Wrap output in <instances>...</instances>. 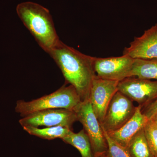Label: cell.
I'll list each match as a JSON object with an SVG mask.
<instances>
[{"label": "cell", "instance_id": "1", "mask_svg": "<svg viewBox=\"0 0 157 157\" xmlns=\"http://www.w3.org/2000/svg\"><path fill=\"white\" fill-rule=\"evenodd\" d=\"M60 69L66 82L76 89L82 101L89 100L94 78L95 57L82 53L59 40L48 52Z\"/></svg>", "mask_w": 157, "mask_h": 157}, {"label": "cell", "instance_id": "2", "mask_svg": "<svg viewBox=\"0 0 157 157\" xmlns=\"http://www.w3.org/2000/svg\"><path fill=\"white\" fill-rule=\"evenodd\" d=\"M16 11L39 45L48 53L60 40L49 10L37 3L25 2L17 5Z\"/></svg>", "mask_w": 157, "mask_h": 157}, {"label": "cell", "instance_id": "3", "mask_svg": "<svg viewBox=\"0 0 157 157\" xmlns=\"http://www.w3.org/2000/svg\"><path fill=\"white\" fill-rule=\"evenodd\" d=\"M82 101L73 86L65 85L53 93L38 99L29 101H17L15 111L21 117L46 109H65L74 111Z\"/></svg>", "mask_w": 157, "mask_h": 157}, {"label": "cell", "instance_id": "4", "mask_svg": "<svg viewBox=\"0 0 157 157\" xmlns=\"http://www.w3.org/2000/svg\"><path fill=\"white\" fill-rule=\"evenodd\" d=\"M74 111L77 116V121L82 125L83 129L89 137L94 156L104 155L107 151V141L90 99L82 101Z\"/></svg>", "mask_w": 157, "mask_h": 157}, {"label": "cell", "instance_id": "5", "mask_svg": "<svg viewBox=\"0 0 157 157\" xmlns=\"http://www.w3.org/2000/svg\"><path fill=\"white\" fill-rule=\"evenodd\" d=\"M136 108L132 100L117 91L107 107L101 127L107 133L117 130L133 116Z\"/></svg>", "mask_w": 157, "mask_h": 157}, {"label": "cell", "instance_id": "6", "mask_svg": "<svg viewBox=\"0 0 157 157\" xmlns=\"http://www.w3.org/2000/svg\"><path fill=\"white\" fill-rule=\"evenodd\" d=\"M77 121L73 110L65 109H46L31 113L21 118L19 123L21 126L52 127L62 126L71 129Z\"/></svg>", "mask_w": 157, "mask_h": 157}, {"label": "cell", "instance_id": "7", "mask_svg": "<svg viewBox=\"0 0 157 157\" xmlns=\"http://www.w3.org/2000/svg\"><path fill=\"white\" fill-rule=\"evenodd\" d=\"M117 88L141 108L157 99V80L131 76L119 82Z\"/></svg>", "mask_w": 157, "mask_h": 157}, {"label": "cell", "instance_id": "8", "mask_svg": "<svg viewBox=\"0 0 157 157\" xmlns=\"http://www.w3.org/2000/svg\"><path fill=\"white\" fill-rule=\"evenodd\" d=\"M134 59L128 56L95 57L94 69L99 78L120 81L131 76Z\"/></svg>", "mask_w": 157, "mask_h": 157}, {"label": "cell", "instance_id": "9", "mask_svg": "<svg viewBox=\"0 0 157 157\" xmlns=\"http://www.w3.org/2000/svg\"><path fill=\"white\" fill-rule=\"evenodd\" d=\"M119 81L99 78H94L90 93V101L99 122L102 123L107 107L118 91Z\"/></svg>", "mask_w": 157, "mask_h": 157}, {"label": "cell", "instance_id": "10", "mask_svg": "<svg viewBox=\"0 0 157 157\" xmlns=\"http://www.w3.org/2000/svg\"><path fill=\"white\" fill-rule=\"evenodd\" d=\"M123 55L134 59L157 58V24L140 36L135 37L129 47L124 48Z\"/></svg>", "mask_w": 157, "mask_h": 157}, {"label": "cell", "instance_id": "11", "mask_svg": "<svg viewBox=\"0 0 157 157\" xmlns=\"http://www.w3.org/2000/svg\"><path fill=\"white\" fill-rule=\"evenodd\" d=\"M148 120L141 111V107L138 106L133 116L124 125L116 131L106 132L113 140L127 148L132 137L144 127Z\"/></svg>", "mask_w": 157, "mask_h": 157}, {"label": "cell", "instance_id": "12", "mask_svg": "<svg viewBox=\"0 0 157 157\" xmlns=\"http://www.w3.org/2000/svg\"><path fill=\"white\" fill-rule=\"evenodd\" d=\"M131 76L157 80V58L134 59Z\"/></svg>", "mask_w": 157, "mask_h": 157}, {"label": "cell", "instance_id": "13", "mask_svg": "<svg viewBox=\"0 0 157 157\" xmlns=\"http://www.w3.org/2000/svg\"><path fill=\"white\" fill-rule=\"evenodd\" d=\"M65 143L75 147L80 152L82 157H94L90 138L84 129L78 133L72 131L62 139Z\"/></svg>", "mask_w": 157, "mask_h": 157}, {"label": "cell", "instance_id": "14", "mask_svg": "<svg viewBox=\"0 0 157 157\" xmlns=\"http://www.w3.org/2000/svg\"><path fill=\"white\" fill-rule=\"evenodd\" d=\"M22 128L29 135L48 140L56 138L62 139L72 131L69 128L62 126L45 127L42 128L32 126H24Z\"/></svg>", "mask_w": 157, "mask_h": 157}, {"label": "cell", "instance_id": "15", "mask_svg": "<svg viewBox=\"0 0 157 157\" xmlns=\"http://www.w3.org/2000/svg\"><path fill=\"white\" fill-rule=\"evenodd\" d=\"M126 148L131 157H154L147 140L144 128L132 137Z\"/></svg>", "mask_w": 157, "mask_h": 157}, {"label": "cell", "instance_id": "16", "mask_svg": "<svg viewBox=\"0 0 157 157\" xmlns=\"http://www.w3.org/2000/svg\"><path fill=\"white\" fill-rule=\"evenodd\" d=\"M103 129V128H102ZM104 131L107 145V152L104 155L105 157H131L126 147L122 146L109 137L107 132Z\"/></svg>", "mask_w": 157, "mask_h": 157}, {"label": "cell", "instance_id": "17", "mask_svg": "<svg viewBox=\"0 0 157 157\" xmlns=\"http://www.w3.org/2000/svg\"><path fill=\"white\" fill-rule=\"evenodd\" d=\"M144 134L154 157H157V127L152 120H149L144 127Z\"/></svg>", "mask_w": 157, "mask_h": 157}, {"label": "cell", "instance_id": "18", "mask_svg": "<svg viewBox=\"0 0 157 157\" xmlns=\"http://www.w3.org/2000/svg\"><path fill=\"white\" fill-rule=\"evenodd\" d=\"M141 111L148 120L151 119L157 113V99L145 107H142Z\"/></svg>", "mask_w": 157, "mask_h": 157}, {"label": "cell", "instance_id": "19", "mask_svg": "<svg viewBox=\"0 0 157 157\" xmlns=\"http://www.w3.org/2000/svg\"><path fill=\"white\" fill-rule=\"evenodd\" d=\"M155 123V124H156V125L157 127V113L155 114L154 116L151 119Z\"/></svg>", "mask_w": 157, "mask_h": 157}, {"label": "cell", "instance_id": "20", "mask_svg": "<svg viewBox=\"0 0 157 157\" xmlns=\"http://www.w3.org/2000/svg\"><path fill=\"white\" fill-rule=\"evenodd\" d=\"M94 157H105V156H104V155H103V156H94Z\"/></svg>", "mask_w": 157, "mask_h": 157}]
</instances>
